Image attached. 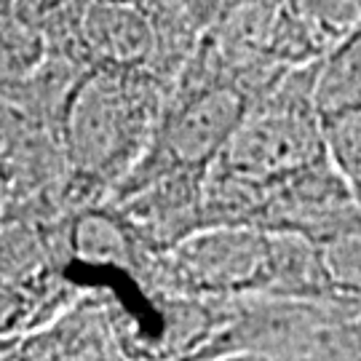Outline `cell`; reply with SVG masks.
<instances>
[{"label":"cell","instance_id":"cell-6","mask_svg":"<svg viewBox=\"0 0 361 361\" xmlns=\"http://www.w3.org/2000/svg\"><path fill=\"white\" fill-rule=\"evenodd\" d=\"M326 153L335 171L361 198V107L322 116Z\"/></svg>","mask_w":361,"mask_h":361},{"label":"cell","instance_id":"cell-3","mask_svg":"<svg viewBox=\"0 0 361 361\" xmlns=\"http://www.w3.org/2000/svg\"><path fill=\"white\" fill-rule=\"evenodd\" d=\"M174 284L193 292L273 286L271 233L252 225H204L171 249Z\"/></svg>","mask_w":361,"mask_h":361},{"label":"cell","instance_id":"cell-8","mask_svg":"<svg viewBox=\"0 0 361 361\" xmlns=\"http://www.w3.org/2000/svg\"><path fill=\"white\" fill-rule=\"evenodd\" d=\"M123 246L126 244H123L121 231H116V225L102 217L83 219L78 228V249H80V255H86L91 259H123V255H126Z\"/></svg>","mask_w":361,"mask_h":361},{"label":"cell","instance_id":"cell-1","mask_svg":"<svg viewBox=\"0 0 361 361\" xmlns=\"http://www.w3.org/2000/svg\"><path fill=\"white\" fill-rule=\"evenodd\" d=\"M324 123L316 97L289 91V97H268L252 107L235 129L209 177L244 190H281L316 169L326 166Z\"/></svg>","mask_w":361,"mask_h":361},{"label":"cell","instance_id":"cell-4","mask_svg":"<svg viewBox=\"0 0 361 361\" xmlns=\"http://www.w3.org/2000/svg\"><path fill=\"white\" fill-rule=\"evenodd\" d=\"M249 110V97L235 86L219 83L193 91L164 121L153 158H166L169 174L207 171L219 161Z\"/></svg>","mask_w":361,"mask_h":361},{"label":"cell","instance_id":"cell-7","mask_svg":"<svg viewBox=\"0 0 361 361\" xmlns=\"http://www.w3.org/2000/svg\"><path fill=\"white\" fill-rule=\"evenodd\" d=\"M319 252L326 284L350 295H361V222L329 233Z\"/></svg>","mask_w":361,"mask_h":361},{"label":"cell","instance_id":"cell-2","mask_svg":"<svg viewBox=\"0 0 361 361\" xmlns=\"http://www.w3.org/2000/svg\"><path fill=\"white\" fill-rule=\"evenodd\" d=\"M134 73L99 70L75 89L65 118V147L80 174L99 177L140 142L147 116V91Z\"/></svg>","mask_w":361,"mask_h":361},{"label":"cell","instance_id":"cell-5","mask_svg":"<svg viewBox=\"0 0 361 361\" xmlns=\"http://www.w3.org/2000/svg\"><path fill=\"white\" fill-rule=\"evenodd\" d=\"M80 32L94 51L107 62L134 67L142 62L153 46V30L137 8L123 6H91L83 13Z\"/></svg>","mask_w":361,"mask_h":361}]
</instances>
